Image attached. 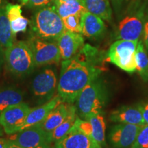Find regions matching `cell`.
Wrapping results in <instances>:
<instances>
[{
    "label": "cell",
    "mask_w": 148,
    "mask_h": 148,
    "mask_svg": "<svg viewBox=\"0 0 148 148\" xmlns=\"http://www.w3.org/2000/svg\"><path fill=\"white\" fill-rule=\"evenodd\" d=\"M97 60L80 50L73 58L61 63L58 82V95L62 101L73 103L83 88L101 74Z\"/></svg>",
    "instance_id": "cell-1"
},
{
    "label": "cell",
    "mask_w": 148,
    "mask_h": 148,
    "mask_svg": "<svg viewBox=\"0 0 148 148\" xmlns=\"http://www.w3.org/2000/svg\"><path fill=\"white\" fill-rule=\"evenodd\" d=\"M109 101V91L102 78L90 82L79 92L75 100L76 112L82 119L96 114H102Z\"/></svg>",
    "instance_id": "cell-2"
},
{
    "label": "cell",
    "mask_w": 148,
    "mask_h": 148,
    "mask_svg": "<svg viewBox=\"0 0 148 148\" xmlns=\"http://www.w3.org/2000/svg\"><path fill=\"white\" fill-rule=\"evenodd\" d=\"M30 34L41 39L56 42L65 29L53 4L36 9L29 21Z\"/></svg>",
    "instance_id": "cell-3"
},
{
    "label": "cell",
    "mask_w": 148,
    "mask_h": 148,
    "mask_svg": "<svg viewBox=\"0 0 148 148\" xmlns=\"http://www.w3.org/2000/svg\"><path fill=\"white\" fill-rule=\"evenodd\" d=\"M146 2L135 1L129 5L116 27L115 38L138 41L143 34Z\"/></svg>",
    "instance_id": "cell-4"
},
{
    "label": "cell",
    "mask_w": 148,
    "mask_h": 148,
    "mask_svg": "<svg viewBox=\"0 0 148 148\" xmlns=\"http://www.w3.org/2000/svg\"><path fill=\"white\" fill-rule=\"evenodd\" d=\"M4 62L8 71L18 78L27 77L36 67L32 51L27 40L14 42L5 49Z\"/></svg>",
    "instance_id": "cell-5"
},
{
    "label": "cell",
    "mask_w": 148,
    "mask_h": 148,
    "mask_svg": "<svg viewBox=\"0 0 148 148\" xmlns=\"http://www.w3.org/2000/svg\"><path fill=\"white\" fill-rule=\"evenodd\" d=\"M58 82L56 69L51 65H47L35 74L30 83V91L38 106L54 97Z\"/></svg>",
    "instance_id": "cell-6"
},
{
    "label": "cell",
    "mask_w": 148,
    "mask_h": 148,
    "mask_svg": "<svg viewBox=\"0 0 148 148\" xmlns=\"http://www.w3.org/2000/svg\"><path fill=\"white\" fill-rule=\"evenodd\" d=\"M138 42L117 40L109 48L107 60L127 73H134L136 71L135 53Z\"/></svg>",
    "instance_id": "cell-7"
},
{
    "label": "cell",
    "mask_w": 148,
    "mask_h": 148,
    "mask_svg": "<svg viewBox=\"0 0 148 148\" xmlns=\"http://www.w3.org/2000/svg\"><path fill=\"white\" fill-rule=\"evenodd\" d=\"M32 51L36 66L58 64L61 59L56 42L41 39L29 34L27 39Z\"/></svg>",
    "instance_id": "cell-8"
},
{
    "label": "cell",
    "mask_w": 148,
    "mask_h": 148,
    "mask_svg": "<svg viewBox=\"0 0 148 148\" xmlns=\"http://www.w3.org/2000/svg\"><path fill=\"white\" fill-rule=\"evenodd\" d=\"M14 136V142L21 148H50L51 135L45 132L40 123L22 130Z\"/></svg>",
    "instance_id": "cell-9"
},
{
    "label": "cell",
    "mask_w": 148,
    "mask_h": 148,
    "mask_svg": "<svg viewBox=\"0 0 148 148\" xmlns=\"http://www.w3.org/2000/svg\"><path fill=\"white\" fill-rule=\"evenodd\" d=\"M30 110L25 102L8 107L0 114V125L7 134L19 132Z\"/></svg>",
    "instance_id": "cell-10"
},
{
    "label": "cell",
    "mask_w": 148,
    "mask_h": 148,
    "mask_svg": "<svg viewBox=\"0 0 148 148\" xmlns=\"http://www.w3.org/2000/svg\"><path fill=\"white\" fill-rule=\"evenodd\" d=\"M142 125L119 123L112 127L108 138L113 148H130L136 139Z\"/></svg>",
    "instance_id": "cell-11"
},
{
    "label": "cell",
    "mask_w": 148,
    "mask_h": 148,
    "mask_svg": "<svg viewBox=\"0 0 148 148\" xmlns=\"http://www.w3.org/2000/svg\"><path fill=\"white\" fill-rule=\"evenodd\" d=\"M84 42L82 34L64 29L56 41L61 59L68 60L75 56L84 46Z\"/></svg>",
    "instance_id": "cell-12"
},
{
    "label": "cell",
    "mask_w": 148,
    "mask_h": 148,
    "mask_svg": "<svg viewBox=\"0 0 148 148\" xmlns=\"http://www.w3.org/2000/svg\"><path fill=\"white\" fill-rule=\"evenodd\" d=\"M54 144L56 148H103L91 136L73 126L62 139Z\"/></svg>",
    "instance_id": "cell-13"
},
{
    "label": "cell",
    "mask_w": 148,
    "mask_h": 148,
    "mask_svg": "<svg viewBox=\"0 0 148 148\" xmlns=\"http://www.w3.org/2000/svg\"><path fill=\"white\" fill-rule=\"evenodd\" d=\"M110 121L119 123L137 125L145 124L142 114L141 103L130 106H123L111 112Z\"/></svg>",
    "instance_id": "cell-14"
},
{
    "label": "cell",
    "mask_w": 148,
    "mask_h": 148,
    "mask_svg": "<svg viewBox=\"0 0 148 148\" xmlns=\"http://www.w3.org/2000/svg\"><path fill=\"white\" fill-rule=\"evenodd\" d=\"M106 27L103 19L88 11H84L81 17V34L88 38L97 39L103 36Z\"/></svg>",
    "instance_id": "cell-15"
},
{
    "label": "cell",
    "mask_w": 148,
    "mask_h": 148,
    "mask_svg": "<svg viewBox=\"0 0 148 148\" xmlns=\"http://www.w3.org/2000/svg\"><path fill=\"white\" fill-rule=\"evenodd\" d=\"M62 101V100L60 96L56 95L47 102L35 107V108H31L30 111L27 114L26 119L19 131H21L22 130L27 128L32 125L42 123L51 111Z\"/></svg>",
    "instance_id": "cell-16"
},
{
    "label": "cell",
    "mask_w": 148,
    "mask_h": 148,
    "mask_svg": "<svg viewBox=\"0 0 148 148\" xmlns=\"http://www.w3.org/2000/svg\"><path fill=\"white\" fill-rule=\"evenodd\" d=\"M71 103L62 101L51 111L47 118L42 123L40 126L45 132L51 135V132L64 121L69 114Z\"/></svg>",
    "instance_id": "cell-17"
},
{
    "label": "cell",
    "mask_w": 148,
    "mask_h": 148,
    "mask_svg": "<svg viewBox=\"0 0 148 148\" xmlns=\"http://www.w3.org/2000/svg\"><path fill=\"white\" fill-rule=\"evenodd\" d=\"M81 1L86 11L103 20L112 21V10L110 0H81Z\"/></svg>",
    "instance_id": "cell-18"
},
{
    "label": "cell",
    "mask_w": 148,
    "mask_h": 148,
    "mask_svg": "<svg viewBox=\"0 0 148 148\" xmlns=\"http://www.w3.org/2000/svg\"><path fill=\"white\" fill-rule=\"evenodd\" d=\"M24 93L13 86H5L0 89V114L11 106L23 102Z\"/></svg>",
    "instance_id": "cell-19"
},
{
    "label": "cell",
    "mask_w": 148,
    "mask_h": 148,
    "mask_svg": "<svg viewBox=\"0 0 148 148\" xmlns=\"http://www.w3.org/2000/svg\"><path fill=\"white\" fill-rule=\"evenodd\" d=\"M5 5L0 8V46L4 50L14 42L10 21L5 13Z\"/></svg>",
    "instance_id": "cell-20"
},
{
    "label": "cell",
    "mask_w": 148,
    "mask_h": 148,
    "mask_svg": "<svg viewBox=\"0 0 148 148\" xmlns=\"http://www.w3.org/2000/svg\"><path fill=\"white\" fill-rule=\"evenodd\" d=\"M76 108L75 106L71 104L68 115L64 119V121L51 132L52 143H56L58 140L62 139L69 132L76 119Z\"/></svg>",
    "instance_id": "cell-21"
},
{
    "label": "cell",
    "mask_w": 148,
    "mask_h": 148,
    "mask_svg": "<svg viewBox=\"0 0 148 148\" xmlns=\"http://www.w3.org/2000/svg\"><path fill=\"white\" fill-rule=\"evenodd\" d=\"M91 123L92 127V137L96 140L103 148L106 147L105 132H106V123L101 114L91 115L86 119Z\"/></svg>",
    "instance_id": "cell-22"
},
{
    "label": "cell",
    "mask_w": 148,
    "mask_h": 148,
    "mask_svg": "<svg viewBox=\"0 0 148 148\" xmlns=\"http://www.w3.org/2000/svg\"><path fill=\"white\" fill-rule=\"evenodd\" d=\"M136 71L145 82L148 81V55L143 40H139L135 53Z\"/></svg>",
    "instance_id": "cell-23"
},
{
    "label": "cell",
    "mask_w": 148,
    "mask_h": 148,
    "mask_svg": "<svg viewBox=\"0 0 148 148\" xmlns=\"http://www.w3.org/2000/svg\"><path fill=\"white\" fill-rule=\"evenodd\" d=\"M53 5L59 16L62 18L72 14L83 13L84 11H86V9L83 6L81 1L63 2L58 0H54Z\"/></svg>",
    "instance_id": "cell-24"
},
{
    "label": "cell",
    "mask_w": 148,
    "mask_h": 148,
    "mask_svg": "<svg viewBox=\"0 0 148 148\" xmlns=\"http://www.w3.org/2000/svg\"><path fill=\"white\" fill-rule=\"evenodd\" d=\"M82 13L72 14L62 18V22L65 29L70 32L81 34V17Z\"/></svg>",
    "instance_id": "cell-25"
},
{
    "label": "cell",
    "mask_w": 148,
    "mask_h": 148,
    "mask_svg": "<svg viewBox=\"0 0 148 148\" xmlns=\"http://www.w3.org/2000/svg\"><path fill=\"white\" fill-rule=\"evenodd\" d=\"M130 148H148V124L142 125L136 139Z\"/></svg>",
    "instance_id": "cell-26"
},
{
    "label": "cell",
    "mask_w": 148,
    "mask_h": 148,
    "mask_svg": "<svg viewBox=\"0 0 148 148\" xmlns=\"http://www.w3.org/2000/svg\"><path fill=\"white\" fill-rule=\"evenodd\" d=\"M29 23V21L27 18L21 16L13 21H10V27L12 34L15 36L19 32H25L27 29V27Z\"/></svg>",
    "instance_id": "cell-27"
},
{
    "label": "cell",
    "mask_w": 148,
    "mask_h": 148,
    "mask_svg": "<svg viewBox=\"0 0 148 148\" xmlns=\"http://www.w3.org/2000/svg\"><path fill=\"white\" fill-rule=\"evenodd\" d=\"M5 9L7 17L10 22L22 16L21 5L7 3L5 5Z\"/></svg>",
    "instance_id": "cell-28"
},
{
    "label": "cell",
    "mask_w": 148,
    "mask_h": 148,
    "mask_svg": "<svg viewBox=\"0 0 148 148\" xmlns=\"http://www.w3.org/2000/svg\"><path fill=\"white\" fill-rule=\"evenodd\" d=\"M73 126L78 130L79 131L82 132L84 134L88 135V136L92 137V127L91 123H90L88 120L82 119L77 116L75 119V123Z\"/></svg>",
    "instance_id": "cell-29"
},
{
    "label": "cell",
    "mask_w": 148,
    "mask_h": 148,
    "mask_svg": "<svg viewBox=\"0 0 148 148\" xmlns=\"http://www.w3.org/2000/svg\"><path fill=\"white\" fill-rule=\"evenodd\" d=\"M117 17H121L127 8L129 0H110Z\"/></svg>",
    "instance_id": "cell-30"
},
{
    "label": "cell",
    "mask_w": 148,
    "mask_h": 148,
    "mask_svg": "<svg viewBox=\"0 0 148 148\" xmlns=\"http://www.w3.org/2000/svg\"><path fill=\"white\" fill-rule=\"evenodd\" d=\"M54 0H25L23 5L30 9H36L53 4Z\"/></svg>",
    "instance_id": "cell-31"
},
{
    "label": "cell",
    "mask_w": 148,
    "mask_h": 148,
    "mask_svg": "<svg viewBox=\"0 0 148 148\" xmlns=\"http://www.w3.org/2000/svg\"><path fill=\"white\" fill-rule=\"evenodd\" d=\"M143 44L145 45V47L147 51H148V8H147L145 12V21H144V26H143Z\"/></svg>",
    "instance_id": "cell-32"
},
{
    "label": "cell",
    "mask_w": 148,
    "mask_h": 148,
    "mask_svg": "<svg viewBox=\"0 0 148 148\" xmlns=\"http://www.w3.org/2000/svg\"><path fill=\"white\" fill-rule=\"evenodd\" d=\"M142 114L145 124H148V101L147 102L141 103Z\"/></svg>",
    "instance_id": "cell-33"
},
{
    "label": "cell",
    "mask_w": 148,
    "mask_h": 148,
    "mask_svg": "<svg viewBox=\"0 0 148 148\" xmlns=\"http://www.w3.org/2000/svg\"><path fill=\"white\" fill-rule=\"evenodd\" d=\"M4 49L0 46V73L2 69L3 64L4 63Z\"/></svg>",
    "instance_id": "cell-34"
},
{
    "label": "cell",
    "mask_w": 148,
    "mask_h": 148,
    "mask_svg": "<svg viewBox=\"0 0 148 148\" xmlns=\"http://www.w3.org/2000/svg\"><path fill=\"white\" fill-rule=\"evenodd\" d=\"M5 148H21L19 145H18L15 142H14L13 140L9 139L7 141L6 144V147Z\"/></svg>",
    "instance_id": "cell-35"
},
{
    "label": "cell",
    "mask_w": 148,
    "mask_h": 148,
    "mask_svg": "<svg viewBox=\"0 0 148 148\" xmlns=\"http://www.w3.org/2000/svg\"><path fill=\"white\" fill-rule=\"evenodd\" d=\"M8 140L5 138L0 137V148H5L6 147V144Z\"/></svg>",
    "instance_id": "cell-36"
},
{
    "label": "cell",
    "mask_w": 148,
    "mask_h": 148,
    "mask_svg": "<svg viewBox=\"0 0 148 148\" xmlns=\"http://www.w3.org/2000/svg\"><path fill=\"white\" fill-rule=\"evenodd\" d=\"M58 1H63V2H73V1H81V0H58Z\"/></svg>",
    "instance_id": "cell-37"
},
{
    "label": "cell",
    "mask_w": 148,
    "mask_h": 148,
    "mask_svg": "<svg viewBox=\"0 0 148 148\" xmlns=\"http://www.w3.org/2000/svg\"><path fill=\"white\" fill-rule=\"evenodd\" d=\"M5 0H0V8L3 6V5H5Z\"/></svg>",
    "instance_id": "cell-38"
},
{
    "label": "cell",
    "mask_w": 148,
    "mask_h": 148,
    "mask_svg": "<svg viewBox=\"0 0 148 148\" xmlns=\"http://www.w3.org/2000/svg\"><path fill=\"white\" fill-rule=\"evenodd\" d=\"M2 130H1V127H0V137H1V136H2Z\"/></svg>",
    "instance_id": "cell-39"
},
{
    "label": "cell",
    "mask_w": 148,
    "mask_h": 148,
    "mask_svg": "<svg viewBox=\"0 0 148 148\" xmlns=\"http://www.w3.org/2000/svg\"><path fill=\"white\" fill-rule=\"evenodd\" d=\"M18 1H20V3H21L22 5H23V3H24V1H25V0H18Z\"/></svg>",
    "instance_id": "cell-40"
},
{
    "label": "cell",
    "mask_w": 148,
    "mask_h": 148,
    "mask_svg": "<svg viewBox=\"0 0 148 148\" xmlns=\"http://www.w3.org/2000/svg\"><path fill=\"white\" fill-rule=\"evenodd\" d=\"M50 148H56V147L55 146H51Z\"/></svg>",
    "instance_id": "cell-41"
},
{
    "label": "cell",
    "mask_w": 148,
    "mask_h": 148,
    "mask_svg": "<svg viewBox=\"0 0 148 148\" xmlns=\"http://www.w3.org/2000/svg\"><path fill=\"white\" fill-rule=\"evenodd\" d=\"M135 1H143V0H135Z\"/></svg>",
    "instance_id": "cell-42"
}]
</instances>
